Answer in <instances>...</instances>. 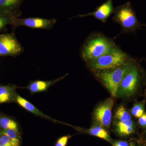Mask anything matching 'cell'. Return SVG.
<instances>
[{
    "instance_id": "1",
    "label": "cell",
    "mask_w": 146,
    "mask_h": 146,
    "mask_svg": "<svg viewBox=\"0 0 146 146\" xmlns=\"http://www.w3.org/2000/svg\"><path fill=\"white\" fill-rule=\"evenodd\" d=\"M112 39L101 34L89 36L81 50V57L86 63L95 60L117 47Z\"/></svg>"
},
{
    "instance_id": "2",
    "label": "cell",
    "mask_w": 146,
    "mask_h": 146,
    "mask_svg": "<svg viewBox=\"0 0 146 146\" xmlns=\"http://www.w3.org/2000/svg\"><path fill=\"white\" fill-rule=\"evenodd\" d=\"M132 58L129 54L117 46L109 52L86 63V64L88 68L95 72L119 68L127 63Z\"/></svg>"
},
{
    "instance_id": "3",
    "label": "cell",
    "mask_w": 146,
    "mask_h": 146,
    "mask_svg": "<svg viewBox=\"0 0 146 146\" xmlns=\"http://www.w3.org/2000/svg\"><path fill=\"white\" fill-rule=\"evenodd\" d=\"M113 21L121 27V34L133 33L146 25L139 22L130 2L114 8Z\"/></svg>"
},
{
    "instance_id": "4",
    "label": "cell",
    "mask_w": 146,
    "mask_h": 146,
    "mask_svg": "<svg viewBox=\"0 0 146 146\" xmlns=\"http://www.w3.org/2000/svg\"><path fill=\"white\" fill-rule=\"evenodd\" d=\"M136 61L132 58L119 68L95 72V75L109 91L112 96H117L118 90L123 78Z\"/></svg>"
},
{
    "instance_id": "5",
    "label": "cell",
    "mask_w": 146,
    "mask_h": 146,
    "mask_svg": "<svg viewBox=\"0 0 146 146\" xmlns=\"http://www.w3.org/2000/svg\"><path fill=\"white\" fill-rule=\"evenodd\" d=\"M143 75L136 61L123 78L119 87L117 96L124 98L133 96L141 83Z\"/></svg>"
},
{
    "instance_id": "6",
    "label": "cell",
    "mask_w": 146,
    "mask_h": 146,
    "mask_svg": "<svg viewBox=\"0 0 146 146\" xmlns=\"http://www.w3.org/2000/svg\"><path fill=\"white\" fill-rule=\"evenodd\" d=\"M24 50L14 33L0 34V56H18Z\"/></svg>"
},
{
    "instance_id": "7",
    "label": "cell",
    "mask_w": 146,
    "mask_h": 146,
    "mask_svg": "<svg viewBox=\"0 0 146 146\" xmlns=\"http://www.w3.org/2000/svg\"><path fill=\"white\" fill-rule=\"evenodd\" d=\"M114 100L108 98L98 106L94 111V119L99 125L108 128L110 126L112 119V108Z\"/></svg>"
},
{
    "instance_id": "8",
    "label": "cell",
    "mask_w": 146,
    "mask_h": 146,
    "mask_svg": "<svg viewBox=\"0 0 146 146\" xmlns=\"http://www.w3.org/2000/svg\"><path fill=\"white\" fill-rule=\"evenodd\" d=\"M56 20L55 19H45L41 18H19L13 17L12 26L16 28L19 26L28 27L32 29H51Z\"/></svg>"
},
{
    "instance_id": "9",
    "label": "cell",
    "mask_w": 146,
    "mask_h": 146,
    "mask_svg": "<svg viewBox=\"0 0 146 146\" xmlns=\"http://www.w3.org/2000/svg\"><path fill=\"white\" fill-rule=\"evenodd\" d=\"M114 10L112 0H107L105 2L97 7L94 12L89 13L88 14L78 15L72 18L76 17L82 18L86 16H92L102 23H106L109 16L113 13Z\"/></svg>"
},
{
    "instance_id": "10",
    "label": "cell",
    "mask_w": 146,
    "mask_h": 146,
    "mask_svg": "<svg viewBox=\"0 0 146 146\" xmlns=\"http://www.w3.org/2000/svg\"><path fill=\"white\" fill-rule=\"evenodd\" d=\"M24 0H0V14L18 18L20 7Z\"/></svg>"
},
{
    "instance_id": "11",
    "label": "cell",
    "mask_w": 146,
    "mask_h": 146,
    "mask_svg": "<svg viewBox=\"0 0 146 146\" xmlns=\"http://www.w3.org/2000/svg\"><path fill=\"white\" fill-rule=\"evenodd\" d=\"M67 75L68 74H66L61 77L50 81H43L40 80L31 81L30 82L28 85L25 88L28 89L31 94L44 92L47 91L51 86L54 85L56 82L65 78Z\"/></svg>"
},
{
    "instance_id": "12",
    "label": "cell",
    "mask_w": 146,
    "mask_h": 146,
    "mask_svg": "<svg viewBox=\"0 0 146 146\" xmlns=\"http://www.w3.org/2000/svg\"><path fill=\"white\" fill-rule=\"evenodd\" d=\"M18 87L14 84H0V104L15 102Z\"/></svg>"
},
{
    "instance_id": "13",
    "label": "cell",
    "mask_w": 146,
    "mask_h": 146,
    "mask_svg": "<svg viewBox=\"0 0 146 146\" xmlns=\"http://www.w3.org/2000/svg\"><path fill=\"white\" fill-rule=\"evenodd\" d=\"M15 102L18 103L21 107L25 108L29 112H31L35 115L50 120L54 122H58V121L57 120H55L54 119H52V118L50 117L49 116L45 115L39 109H37L30 102L27 100L25 99L23 97L19 96L18 94L16 97Z\"/></svg>"
},
{
    "instance_id": "14",
    "label": "cell",
    "mask_w": 146,
    "mask_h": 146,
    "mask_svg": "<svg viewBox=\"0 0 146 146\" xmlns=\"http://www.w3.org/2000/svg\"><path fill=\"white\" fill-rule=\"evenodd\" d=\"M13 129L19 131L17 122L12 118L5 114L0 113V130Z\"/></svg>"
},
{
    "instance_id": "15",
    "label": "cell",
    "mask_w": 146,
    "mask_h": 146,
    "mask_svg": "<svg viewBox=\"0 0 146 146\" xmlns=\"http://www.w3.org/2000/svg\"><path fill=\"white\" fill-rule=\"evenodd\" d=\"M133 123L131 120L117 123L116 130L119 134L122 136L129 135L133 132Z\"/></svg>"
},
{
    "instance_id": "16",
    "label": "cell",
    "mask_w": 146,
    "mask_h": 146,
    "mask_svg": "<svg viewBox=\"0 0 146 146\" xmlns=\"http://www.w3.org/2000/svg\"><path fill=\"white\" fill-rule=\"evenodd\" d=\"M89 131L93 136L104 139L106 141H110V137L108 132L101 126H95L90 128Z\"/></svg>"
},
{
    "instance_id": "17",
    "label": "cell",
    "mask_w": 146,
    "mask_h": 146,
    "mask_svg": "<svg viewBox=\"0 0 146 146\" xmlns=\"http://www.w3.org/2000/svg\"><path fill=\"white\" fill-rule=\"evenodd\" d=\"M1 130L9 136L12 146H21V136L19 131L13 129Z\"/></svg>"
},
{
    "instance_id": "18",
    "label": "cell",
    "mask_w": 146,
    "mask_h": 146,
    "mask_svg": "<svg viewBox=\"0 0 146 146\" xmlns=\"http://www.w3.org/2000/svg\"><path fill=\"white\" fill-rule=\"evenodd\" d=\"M115 117L119 121H128L131 119V115L122 105L119 106L116 110Z\"/></svg>"
},
{
    "instance_id": "19",
    "label": "cell",
    "mask_w": 146,
    "mask_h": 146,
    "mask_svg": "<svg viewBox=\"0 0 146 146\" xmlns=\"http://www.w3.org/2000/svg\"><path fill=\"white\" fill-rule=\"evenodd\" d=\"M13 17L0 14V31H4L7 25H12Z\"/></svg>"
},
{
    "instance_id": "20",
    "label": "cell",
    "mask_w": 146,
    "mask_h": 146,
    "mask_svg": "<svg viewBox=\"0 0 146 146\" xmlns=\"http://www.w3.org/2000/svg\"><path fill=\"white\" fill-rule=\"evenodd\" d=\"M131 114L136 117L139 118L144 113V106L141 104H136L131 110Z\"/></svg>"
},
{
    "instance_id": "21",
    "label": "cell",
    "mask_w": 146,
    "mask_h": 146,
    "mask_svg": "<svg viewBox=\"0 0 146 146\" xmlns=\"http://www.w3.org/2000/svg\"><path fill=\"white\" fill-rule=\"evenodd\" d=\"M0 146H12L9 136L0 130Z\"/></svg>"
},
{
    "instance_id": "22",
    "label": "cell",
    "mask_w": 146,
    "mask_h": 146,
    "mask_svg": "<svg viewBox=\"0 0 146 146\" xmlns=\"http://www.w3.org/2000/svg\"><path fill=\"white\" fill-rule=\"evenodd\" d=\"M68 136H64L57 140L55 146H66L69 140Z\"/></svg>"
},
{
    "instance_id": "23",
    "label": "cell",
    "mask_w": 146,
    "mask_h": 146,
    "mask_svg": "<svg viewBox=\"0 0 146 146\" xmlns=\"http://www.w3.org/2000/svg\"><path fill=\"white\" fill-rule=\"evenodd\" d=\"M138 122L139 124L142 126H146V113H144L139 118Z\"/></svg>"
},
{
    "instance_id": "24",
    "label": "cell",
    "mask_w": 146,
    "mask_h": 146,
    "mask_svg": "<svg viewBox=\"0 0 146 146\" xmlns=\"http://www.w3.org/2000/svg\"><path fill=\"white\" fill-rule=\"evenodd\" d=\"M113 146H128V143L126 141H119L115 143Z\"/></svg>"
},
{
    "instance_id": "25",
    "label": "cell",
    "mask_w": 146,
    "mask_h": 146,
    "mask_svg": "<svg viewBox=\"0 0 146 146\" xmlns=\"http://www.w3.org/2000/svg\"><path fill=\"white\" fill-rule=\"evenodd\" d=\"M130 146H134V145L133 144H131L130 145Z\"/></svg>"
},
{
    "instance_id": "26",
    "label": "cell",
    "mask_w": 146,
    "mask_h": 146,
    "mask_svg": "<svg viewBox=\"0 0 146 146\" xmlns=\"http://www.w3.org/2000/svg\"></svg>"
}]
</instances>
